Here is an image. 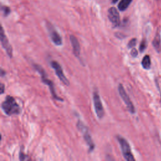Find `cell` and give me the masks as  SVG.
Here are the masks:
<instances>
[{
    "label": "cell",
    "instance_id": "1",
    "mask_svg": "<svg viewBox=\"0 0 161 161\" xmlns=\"http://www.w3.org/2000/svg\"><path fill=\"white\" fill-rule=\"evenodd\" d=\"M1 108L8 116L18 115L21 112V108L14 98L9 95H8L2 103Z\"/></svg>",
    "mask_w": 161,
    "mask_h": 161
},
{
    "label": "cell",
    "instance_id": "2",
    "mask_svg": "<svg viewBox=\"0 0 161 161\" xmlns=\"http://www.w3.org/2000/svg\"><path fill=\"white\" fill-rule=\"evenodd\" d=\"M33 67L35 68V69L40 74V75H41V79H42V81L47 84L49 89H50V93L52 94V96H53V97L56 99V100H58V101H63V99H62L61 97H60L59 96H58V95L56 93V91H55V87H54V84H53V82L48 79L47 77V73L45 72V70L43 69V68L40 65H38V64H34L33 65Z\"/></svg>",
    "mask_w": 161,
    "mask_h": 161
},
{
    "label": "cell",
    "instance_id": "3",
    "mask_svg": "<svg viewBox=\"0 0 161 161\" xmlns=\"http://www.w3.org/2000/svg\"><path fill=\"white\" fill-rule=\"evenodd\" d=\"M77 127L82 134L83 138L89 147V151L92 152L94 149L95 145L93 142V140L92 139V137L89 133L88 128L80 120H79L77 121Z\"/></svg>",
    "mask_w": 161,
    "mask_h": 161
},
{
    "label": "cell",
    "instance_id": "4",
    "mask_svg": "<svg viewBox=\"0 0 161 161\" xmlns=\"http://www.w3.org/2000/svg\"><path fill=\"white\" fill-rule=\"evenodd\" d=\"M117 140L120 145L122 154L125 159L127 161H134L135 159L131 153L130 146L127 140L121 136H118Z\"/></svg>",
    "mask_w": 161,
    "mask_h": 161
},
{
    "label": "cell",
    "instance_id": "5",
    "mask_svg": "<svg viewBox=\"0 0 161 161\" xmlns=\"http://www.w3.org/2000/svg\"><path fill=\"white\" fill-rule=\"evenodd\" d=\"M93 103L95 109V112L97 118L99 119L103 118L104 115V111L101 101L99 94L97 90H95L93 92Z\"/></svg>",
    "mask_w": 161,
    "mask_h": 161
},
{
    "label": "cell",
    "instance_id": "6",
    "mask_svg": "<svg viewBox=\"0 0 161 161\" xmlns=\"http://www.w3.org/2000/svg\"><path fill=\"white\" fill-rule=\"evenodd\" d=\"M118 92L119 94L120 97H121V99L123 100L124 103H125L130 113H131V114H134L135 113V106H134L133 103L131 102L129 96L126 92L123 85L121 84H119L118 86Z\"/></svg>",
    "mask_w": 161,
    "mask_h": 161
},
{
    "label": "cell",
    "instance_id": "7",
    "mask_svg": "<svg viewBox=\"0 0 161 161\" xmlns=\"http://www.w3.org/2000/svg\"><path fill=\"white\" fill-rule=\"evenodd\" d=\"M46 26H47V29L49 34L50 38L52 41V42L57 46L62 45V37L60 36V34L57 32V31L55 30L54 26L49 22L47 23Z\"/></svg>",
    "mask_w": 161,
    "mask_h": 161
},
{
    "label": "cell",
    "instance_id": "8",
    "mask_svg": "<svg viewBox=\"0 0 161 161\" xmlns=\"http://www.w3.org/2000/svg\"><path fill=\"white\" fill-rule=\"evenodd\" d=\"M50 65H51V67L55 70V72L57 76L58 77V78L60 80V81L65 86H69L70 84V82L69 80L67 79V77L65 76L63 72L62 67L58 64V62H57V61H52L50 62Z\"/></svg>",
    "mask_w": 161,
    "mask_h": 161
},
{
    "label": "cell",
    "instance_id": "9",
    "mask_svg": "<svg viewBox=\"0 0 161 161\" xmlns=\"http://www.w3.org/2000/svg\"><path fill=\"white\" fill-rule=\"evenodd\" d=\"M1 43L3 48L6 50L8 55L11 58L13 56V48L11 44L9 43L8 38L4 32V30L2 26L1 29Z\"/></svg>",
    "mask_w": 161,
    "mask_h": 161
},
{
    "label": "cell",
    "instance_id": "10",
    "mask_svg": "<svg viewBox=\"0 0 161 161\" xmlns=\"http://www.w3.org/2000/svg\"><path fill=\"white\" fill-rule=\"evenodd\" d=\"M108 16L109 21L114 27H117L120 25L119 14L115 8L112 7L108 9Z\"/></svg>",
    "mask_w": 161,
    "mask_h": 161
},
{
    "label": "cell",
    "instance_id": "11",
    "mask_svg": "<svg viewBox=\"0 0 161 161\" xmlns=\"http://www.w3.org/2000/svg\"><path fill=\"white\" fill-rule=\"evenodd\" d=\"M70 43L72 47L73 53H74V55L76 57L79 58L80 52V45H79L78 40L77 39V38L75 36L71 35H70Z\"/></svg>",
    "mask_w": 161,
    "mask_h": 161
},
{
    "label": "cell",
    "instance_id": "12",
    "mask_svg": "<svg viewBox=\"0 0 161 161\" xmlns=\"http://www.w3.org/2000/svg\"><path fill=\"white\" fill-rule=\"evenodd\" d=\"M152 45L153 47H154L155 50L157 52H160L161 50V47H160V34L159 32H157L153 42H152Z\"/></svg>",
    "mask_w": 161,
    "mask_h": 161
},
{
    "label": "cell",
    "instance_id": "13",
    "mask_svg": "<svg viewBox=\"0 0 161 161\" xmlns=\"http://www.w3.org/2000/svg\"><path fill=\"white\" fill-rule=\"evenodd\" d=\"M142 65L143 69L146 70H148L151 67V60L150 57L148 55H146L143 57L142 60Z\"/></svg>",
    "mask_w": 161,
    "mask_h": 161
},
{
    "label": "cell",
    "instance_id": "14",
    "mask_svg": "<svg viewBox=\"0 0 161 161\" xmlns=\"http://www.w3.org/2000/svg\"><path fill=\"white\" fill-rule=\"evenodd\" d=\"M132 0H121L118 5L119 10L121 11H124L128 8Z\"/></svg>",
    "mask_w": 161,
    "mask_h": 161
},
{
    "label": "cell",
    "instance_id": "15",
    "mask_svg": "<svg viewBox=\"0 0 161 161\" xmlns=\"http://www.w3.org/2000/svg\"><path fill=\"white\" fill-rule=\"evenodd\" d=\"M147 47V42L146 40V39H143L140 44V47H139V50L141 53L143 52L145 50V48Z\"/></svg>",
    "mask_w": 161,
    "mask_h": 161
},
{
    "label": "cell",
    "instance_id": "16",
    "mask_svg": "<svg viewBox=\"0 0 161 161\" xmlns=\"http://www.w3.org/2000/svg\"><path fill=\"white\" fill-rule=\"evenodd\" d=\"M1 10L3 11V15L4 16H7L9 14L10 12H11V9L9 7L6 6H1Z\"/></svg>",
    "mask_w": 161,
    "mask_h": 161
},
{
    "label": "cell",
    "instance_id": "17",
    "mask_svg": "<svg viewBox=\"0 0 161 161\" xmlns=\"http://www.w3.org/2000/svg\"><path fill=\"white\" fill-rule=\"evenodd\" d=\"M136 44V38H132L131 40H130V42L128 43V48H133Z\"/></svg>",
    "mask_w": 161,
    "mask_h": 161
},
{
    "label": "cell",
    "instance_id": "18",
    "mask_svg": "<svg viewBox=\"0 0 161 161\" xmlns=\"http://www.w3.org/2000/svg\"><path fill=\"white\" fill-rule=\"evenodd\" d=\"M131 55L133 57H136L137 55H138V51L136 48H133L131 50Z\"/></svg>",
    "mask_w": 161,
    "mask_h": 161
},
{
    "label": "cell",
    "instance_id": "19",
    "mask_svg": "<svg viewBox=\"0 0 161 161\" xmlns=\"http://www.w3.org/2000/svg\"><path fill=\"white\" fill-rule=\"evenodd\" d=\"M115 36H116L118 38H119V39H123V38H124L125 37V35H123V34H122V33H118V32H117V33H115Z\"/></svg>",
    "mask_w": 161,
    "mask_h": 161
},
{
    "label": "cell",
    "instance_id": "20",
    "mask_svg": "<svg viewBox=\"0 0 161 161\" xmlns=\"http://www.w3.org/2000/svg\"><path fill=\"white\" fill-rule=\"evenodd\" d=\"M26 156L22 152H19V159H20L21 160H25V159H26Z\"/></svg>",
    "mask_w": 161,
    "mask_h": 161
},
{
    "label": "cell",
    "instance_id": "21",
    "mask_svg": "<svg viewBox=\"0 0 161 161\" xmlns=\"http://www.w3.org/2000/svg\"><path fill=\"white\" fill-rule=\"evenodd\" d=\"M0 89H1V94H3L4 93V86L3 84H1V86H0Z\"/></svg>",
    "mask_w": 161,
    "mask_h": 161
},
{
    "label": "cell",
    "instance_id": "22",
    "mask_svg": "<svg viewBox=\"0 0 161 161\" xmlns=\"http://www.w3.org/2000/svg\"><path fill=\"white\" fill-rule=\"evenodd\" d=\"M4 74H5V72H4V70L3 69H1V75L3 76Z\"/></svg>",
    "mask_w": 161,
    "mask_h": 161
},
{
    "label": "cell",
    "instance_id": "23",
    "mask_svg": "<svg viewBox=\"0 0 161 161\" xmlns=\"http://www.w3.org/2000/svg\"><path fill=\"white\" fill-rule=\"evenodd\" d=\"M111 2L113 3H116L118 0H111Z\"/></svg>",
    "mask_w": 161,
    "mask_h": 161
}]
</instances>
